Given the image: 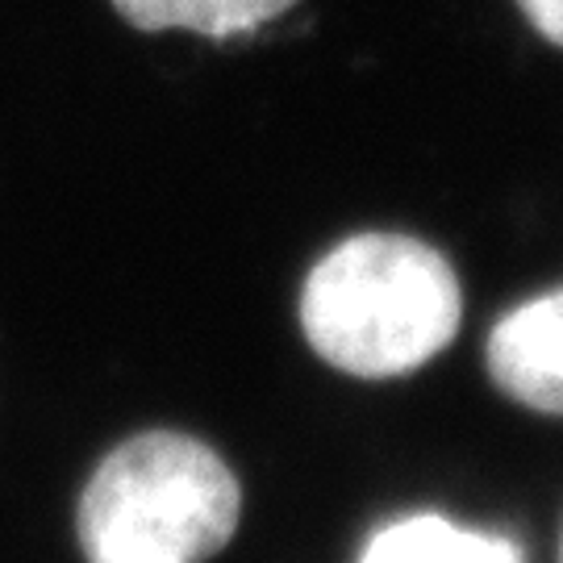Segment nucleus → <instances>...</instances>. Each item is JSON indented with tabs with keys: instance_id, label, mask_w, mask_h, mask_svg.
Wrapping results in <instances>:
<instances>
[{
	"instance_id": "20e7f679",
	"label": "nucleus",
	"mask_w": 563,
	"mask_h": 563,
	"mask_svg": "<svg viewBox=\"0 0 563 563\" xmlns=\"http://www.w3.org/2000/svg\"><path fill=\"white\" fill-rule=\"evenodd\" d=\"M360 563H522V555L501 534L463 530L439 514H413L384 526Z\"/></svg>"
},
{
	"instance_id": "f03ea898",
	"label": "nucleus",
	"mask_w": 563,
	"mask_h": 563,
	"mask_svg": "<svg viewBox=\"0 0 563 563\" xmlns=\"http://www.w3.org/2000/svg\"><path fill=\"white\" fill-rule=\"evenodd\" d=\"M242 514L230 463L176 430H151L109 451L80 497L88 563H209Z\"/></svg>"
},
{
	"instance_id": "f257e3e1",
	"label": "nucleus",
	"mask_w": 563,
	"mask_h": 563,
	"mask_svg": "<svg viewBox=\"0 0 563 563\" xmlns=\"http://www.w3.org/2000/svg\"><path fill=\"white\" fill-rule=\"evenodd\" d=\"M455 267L409 234H355L325 255L301 288L305 342L360 380L418 372L460 330Z\"/></svg>"
},
{
	"instance_id": "423d86ee",
	"label": "nucleus",
	"mask_w": 563,
	"mask_h": 563,
	"mask_svg": "<svg viewBox=\"0 0 563 563\" xmlns=\"http://www.w3.org/2000/svg\"><path fill=\"white\" fill-rule=\"evenodd\" d=\"M518 4H522L526 21H530L547 42L563 46V0H518Z\"/></svg>"
},
{
	"instance_id": "7ed1b4c3",
	"label": "nucleus",
	"mask_w": 563,
	"mask_h": 563,
	"mask_svg": "<svg viewBox=\"0 0 563 563\" xmlns=\"http://www.w3.org/2000/svg\"><path fill=\"white\" fill-rule=\"evenodd\" d=\"M484 363L505 397L563 418V288L509 309L488 330Z\"/></svg>"
},
{
	"instance_id": "39448f33",
	"label": "nucleus",
	"mask_w": 563,
	"mask_h": 563,
	"mask_svg": "<svg viewBox=\"0 0 563 563\" xmlns=\"http://www.w3.org/2000/svg\"><path fill=\"white\" fill-rule=\"evenodd\" d=\"M297 0H113L134 30H192L205 38L251 34L288 13Z\"/></svg>"
}]
</instances>
